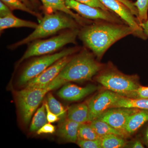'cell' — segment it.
<instances>
[{
  "label": "cell",
  "instance_id": "20",
  "mask_svg": "<svg viewBox=\"0 0 148 148\" xmlns=\"http://www.w3.org/2000/svg\"><path fill=\"white\" fill-rule=\"evenodd\" d=\"M126 108L148 110V99H131L121 97L112 108Z\"/></svg>",
  "mask_w": 148,
  "mask_h": 148
},
{
  "label": "cell",
  "instance_id": "19",
  "mask_svg": "<svg viewBox=\"0 0 148 148\" xmlns=\"http://www.w3.org/2000/svg\"><path fill=\"white\" fill-rule=\"evenodd\" d=\"M90 125L100 137L110 134L119 135L123 138L127 135L124 132L115 129L105 122L99 119H96L90 122Z\"/></svg>",
  "mask_w": 148,
  "mask_h": 148
},
{
  "label": "cell",
  "instance_id": "11",
  "mask_svg": "<svg viewBox=\"0 0 148 148\" xmlns=\"http://www.w3.org/2000/svg\"><path fill=\"white\" fill-rule=\"evenodd\" d=\"M140 109L126 108H114L108 109L97 119L105 122L111 126L124 132L129 117Z\"/></svg>",
  "mask_w": 148,
  "mask_h": 148
},
{
  "label": "cell",
  "instance_id": "37",
  "mask_svg": "<svg viewBox=\"0 0 148 148\" xmlns=\"http://www.w3.org/2000/svg\"><path fill=\"white\" fill-rule=\"evenodd\" d=\"M145 140L146 143L148 146V127L146 130L145 135Z\"/></svg>",
  "mask_w": 148,
  "mask_h": 148
},
{
  "label": "cell",
  "instance_id": "1",
  "mask_svg": "<svg viewBox=\"0 0 148 148\" xmlns=\"http://www.w3.org/2000/svg\"><path fill=\"white\" fill-rule=\"evenodd\" d=\"M131 34L133 35L132 29L124 23L96 21L84 26L80 30L78 36L93 54L101 59L115 43Z\"/></svg>",
  "mask_w": 148,
  "mask_h": 148
},
{
  "label": "cell",
  "instance_id": "36",
  "mask_svg": "<svg viewBox=\"0 0 148 148\" xmlns=\"http://www.w3.org/2000/svg\"><path fill=\"white\" fill-rule=\"evenodd\" d=\"M20 1H21L22 2L24 3L25 4L27 5L30 8H32V9H34V6L32 3H31L29 0H20Z\"/></svg>",
  "mask_w": 148,
  "mask_h": 148
},
{
  "label": "cell",
  "instance_id": "27",
  "mask_svg": "<svg viewBox=\"0 0 148 148\" xmlns=\"http://www.w3.org/2000/svg\"><path fill=\"white\" fill-rule=\"evenodd\" d=\"M125 98L131 99H148V87L140 85L136 90L130 93Z\"/></svg>",
  "mask_w": 148,
  "mask_h": 148
},
{
  "label": "cell",
  "instance_id": "18",
  "mask_svg": "<svg viewBox=\"0 0 148 148\" xmlns=\"http://www.w3.org/2000/svg\"><path fill=\"white\" fill-rule=\"evenodd\" d=\"M38 24L33 21H27L17 18L13 14L0 18V31L12 28H27L36 29Z\"/></svg>",
  "mask_w": 148,
  "mask_h": 148
},
{
  "label": "cell",
  "instance_id": "13",
  "mask_svg": "<svg viewBox=\"0 0 148 148\" xmlns=\"http://www.w3.org/2000/svg\"><path fill=\"white\" fill-rule=\"evenodd\" d=\"M97 87L90 84L85 87L68 84H65L57 92L61 99L68 101H77L83 99L97 90Z\"/></svg>",
  "mask_w": 148,
  "mask_h": 148
},
{
  "label": "cell",
  "instance_id": "9",
  "mask_svg": "<svg viewBox=\"0 0 148 148\" xmlns=\"http://www.w3.org/2000/svg\"><path fill=\"white\" fill-rule=\"evenodd\" d=\"M65 1L66 5L70 9L75 11L80 16L88 20L125 24L118 16L110 11L91 6L75 0H65Z\"/></svg>",
  "mask_w": 148,
  "mask_h": 148
},
{
  "label": "cell",
  "instance_id": "25",
  "mask_svg": "<svg viewBox=\"0 0 148 148\" xmlns=\"http://www.w3.org/2000/svg\"><path fill=\"white\" fill-rule=\"evenodd\" d=\"M100 137L90 124L82 123L80 125L78 130V139L85 140H97Z\"/></svg>",
  "mask_w": 148,
  "mask_h": 148
},
{
  "label": "cell",
  "instance_id": "30",
  "mask_svg": "<svg viewBox=\"0 0 148 148\" xmlns=\"http://www.w3.org/2000/svg\"><path fill=\"white\" fill-rule=\"evenodd\" d=\"M56 128L50 123H46L36 131L37 134L41 135L42 134H53L55 132Z\"/></svg>",
  "mask_w": 148,
  "mask_h": 148
},
{
  "label": "cell",
  "instance_id": "33",
  "mask_svg": "<svg viewBox=\"0 0 148 148\" xmlns=\"http://www.w3.org/2000/svg\"><path fill=\"white\" fill-rule=\"evenodd\" d=\"M121 2L124 4L125 5L127 6V7L131 10L133 14L135 15L138 18V12L137 8L134 5V3L129 0H119Z\"/></svg>",
  "mask_w": 148,
  "mask_h": 148
},
{
  "label": "cell",
  "instance_id": "6",
  "mask_svg": "<svg viewBox=\"0 0 148 148\" xmlns=\"http://www.w3.org/2000/svg\"><path fill=\"white\" fill-rule=\"evenodd\" d=\"M79 32L78 28L69 29L50 38L32 42L18 63L30 57L51 54L69 44L75 43Z\"/></svg>",
  "mask_w": 148,
  "mask_h": 148
},
{
  "label": "cell",
  "instance_id": "3",
  "mask_svg": "<svg viewBox=\"0 0 148 148\" xmlns=\"http://www.w3.org/2000/svg\"><path fill=\"white\" fill-rule=\"evenodd\" d=\"M102 64L96 61L93 54L84 49L72 57L58 76L68 82L89 80L103 69Z\"/></svg>",
  "mask_w": 148,
  "mask_h": 148
},
{
  "label": "cell",
  "instance_id": "17",
  "mask_svg": "<svg viewBox=\"0 0 148 148\" xmlns=\"http://www.w3.org/2000/svg\"><path fill=\"white\" fill-rule=\"evenodd\" d=\"M68 119L82 124L88 122L89 109L87 103H80L70 107L67 114Z\"/></svg>",
  "mask_w": 148,
  "mask_h": 148
},
{
  "label": "cell",
  "instance_id": "12",
  "mask_svg": "<svg viewBox=\"0 0 148 148\" xmlns=\"http://www.w3.org/2000/svg\"><path fill=\"white\" fill-rule=\"evenodd\" d=\"M71 56H65L54 63L27 84L25 88L41 87L50 83L58 75L71 60Z\"/></svg>",
  "mask_w": 148,
  "mask_h": 148
},
{
  "label": "cell",
  "instance_id": "7",
  "mask_svg": "<svg viewBox=\"0 0 148 148\" xmlns=\"http://www.w3.org/2000/svg\"><path fill=\"white\" fill-rule=\"evenodd\" d=\"M78 47L66 49L53 54L41 56L31 61L23 70L18 80L19 85L26 84L32 79L53 65L59 59L71 56L78 50Z\"/></svg>",
  "mask_w": 148,
  "mask_h": 148
},
{
  "label": "cell",
  "instance_id": "26",
  "mask_svg": "<svg viewBox=\"0 0 148 148\" xmlns=\"http://www.w3.org/2000/svg\"><path fill=\"white\" fill-rule=\"evenodd\" d=\"M133 3L138 10V19L140 24L148 20V0H137Z\"/></svg>",
  "mask_w": 148,
  "mask_h": 148
},
{
  "label": "cell",
  "instance_id": "2",
  "mask_svg": "<svg viewBox=\"0 0 148 148\" xmlns=\"http://www.w3.org/2000/svg\"><path fill=\"white\" fill-rule=\"evenodd\" d=\"M79 24L70 15L61 12L47 13L39 21L34 31L23 39L9 47L14 49L34 41L52 36L62 30L76 29Z\"/></svg>",
  "mask_w": 148,
  "mask_h": 148
},
{
  "label": "cell",
  "instance_id": "24",
  "mask_svg": "<svg viewBox=\"0 0 148 148\" xmlns=\"http://www.w3.org/2000/svg\"><path fill=\"white\" fill-rule=\"evenodd\" d=\"M47 100L48 105L50 110L59 117L60 119L64 120L66 115V111L64 106L50 92L47 93Z\"/></svg>",
  "mask_w": 148,
  "mask_h": 148
},
{
  "label": "cell",
  "instance_id": "35",
  "mask_svg": "<svg viewBox=\"0 0 148 148\" xmlns=\"http://www.w3.org/2000/svg\"><path fill=\"white\" fill-rule=\"evenodd\" d=\"M140 25L148 38V20L141 23Z\"/></svg>",
  "mask_w": 148,
  "mask_h": 148
},
{
  "label": "cell",
  "instance_id": "21",
  "mask_svg": "<svg viewBox=\"0 0 148 148\" xmlns=\"http://www.w3.org/2000/svg\"><path fill=\"white\" fill-rule=\"evenodd\" d=\"M124 138L119 135L110 134L101 136L100 140L102 148L124 147L127 144Z\"/></svg>",
  "mask_w": 148,
  "mask_h": 148
},
{
  "label": "cell",
  "instance_id": "10",
  "mask_svg": "<svg viewBox=\"0 0 148 148\" xmlns=\"http://www.w3.org/2000/svg\"><path fill=\"white\" fill-rule=\"evenodd\" d=\"M121 97L115 92L107 90L90 98L87 103L89 109L88 122L97 119L105 111L112 108Z\"/></svg>",
  "mask_w": 148,
  "mask_h": 148
},
{
  "label": "cell",
  "instance_id": "34",
  "mask_svg": "<svg viewBox=\"0 0 148 148\" xmlns=\"http://www.w3.org/2000/svg\"><path fill=\"white\" fill-rule=\"evenodd\" d=\"M130 147L134 148H143L145 147L142 143L139 140H136L132 143Z\"/></svg>",
  "mask_w": 148,
  "mask_h": 148
},
{
  "label": "cell",
  "instance_id": "5",
  "mask_svg": "<svg viewBox=\"0 0 148 148\" xmlns=\"http://www.w3.org/2000/svg\"><path fill=\"white\" fill-rule=\"evenodd\" d=\"M103 69L96 76V81L107 90L122 97H125L140 86L138 77L136 75H125L111 65Z\"/></svg>",
  "mask_w": 148,
  "mask_h": 148
},
{
  "label": "cell",
  "instance_id": "15",
  "mask_svg": "<svg viewBox=\"0 0 148 148\" xmlns=\"http://www.w3.org/2000/svg\"><path fill=\"white\" fill-rule=\"evenodd\" d=\"M81 124L68 119L63 120L58 126L57 135L66 142L77 143L78 140L79 128Z\"/></svg>",
  "mask_w": 148,
  "mask_h": 148
},
{
  "label": "cell",
  "instance_id": "31",
  "mask_svg": "<svg viewBox=\"0 0 148 148\" xmlns=\"http://www.w3.org/2000/svg\"><path fill=\"white\" fill-rule=\"evenodd\" d=\"M45 103L46 111L47 117L48 122L49 123H53L58 121L60 119L59 117L57 116L56 114L53 113L50 110V109L49 108L47 102L45 101Z\"/></svg>",
  "mask_w": 148,
  "mask_h": 148
},
{
  "label": "cell",
  "instance_id": "22",
  "mask_svg": "<svg viewBox=\"0 0 148 148\" xmlns=\"http://www.w3.org/2000/svg\"><path fill=\"white\" fill-rule=\"evenodd\" d=\"M47 121L45 103L44 102L42 106L35 113L32 119V123L30 125V131L31 132L37 131L47 123Z\"/></svg>",
  "mask_w": 148,
  "mask_h": 148
},
{
  "label": "cell",
  "instance_id": "32",
  "mask_svg": "<svg viewBox=\"0 0 148 148\" xmlns=\"http://www.w3.org/2000/svg\"><path fill=\"white\" fill-rule=\"evenodd\" d=\"M13 14L12 10L7 5L2 1H0V17H5Z\"/></svg>",
  "mask_w": 148,
  "mask_h": 148
},
{
  "label": "cell",
  "instance_id": "8",
  "mask_svg": "<svg viewBox=\"0 0 148 148\" xmlns=\"http://www.w3.org/2000/svg\"><path fill=\"white\" fill-rule=\"evenodd\" d=\"M108 9L116 15L132 29L133 35L144 40L148 37L138 18L128 7L119 0H100Z\"/></svg>",
  "mask_w": 148,
  "mask_h": 148
},
{
  "label": "cell",
  "instance_id": "14",
  "mask_svg": "<svg viewBox=\"0 0 148 148\" xmlns=\"http://www.w3.org/2000/svg\"><path fill=\"white\" fill-rule=\"evenodd\" d=\"M42 3L44 8L47 13H51L56 12H61L70 15L74 18L81 26H85L91 24L89 21L80 16L78 14L74 13L66 5L65 0H40Z\"/></svg>",
  "mask_w": 148,
  "mask_h": 148
},
{
  "label": "cell",
  "instance_id": "4",
  "mask_svg": "<svg viewBox=\"0 0 148 148\" xmlns=\"http://www.w3.org/2000/svg\"><path fill=\"white\" fill-rule=\"evenodd\" d=\"M66 83V81L57 76L51 82L45 86L25 88L17 91L16 93V102L24 124L27 125L29 123L33 114L46 94Z\"/></svg>",
  "mask_w": 148,
  "mask_h": 148
},
{
  "label": "cell",
  "instance_id": "38",
  "mask_svg": "<svg viewBox=\"0 0 148 148\" xmlns=\"http://www.w3.org/2000/svg\"><path fill=\"white\" fill-rule=\"evenodd\" d=\"M29 1L32 3L34 7L37 5V4H38V1H37V0H29Z\"/></svg>",
  "mask_w": 148,
  "mask_h": 148
},
{
  "label": "cell",
  "instance_id": "16",
  "mask_svg": "<svg viewBox=\"0 0 148 148\" xmlns=\"http://www.w3.org/2000/svg\"><path fill=\"white\" fill-rule=\"evenodd\" d=\"M148 121V110H141L132 114L127 120L125 131L127 135L135 133Z\"/></svg>",
  "mask_w": 148,
  "mask_h": 148
},
{
  "label": "cell",
  "instance_id": "28",
  "mask_svg": "<svg viewBox=\"0 0 148 148\" xmlns=\"http://www.w3.org/2000/svg\"><path fill=\"white\" fill-rule=\"evenodd\" d=\"M82 148H102L100 139L97 140H85L78 139L77 143Z\"/></svg>",
  "mask_w": 148,
  "mask_h": 148
},
{
  "label": "cell",
  "instance_id": "23",
  "mask_svg": "<svg viewBox=\"0 0 148 148\" xmlns=\"http://www.w3.org/2000/svg\"><path fill=\"white\" fill-rule=\"evenodd\" d=\"M1 1L5 4L12 11L16 10L23 11L36 16L39 21L42 18V16L40 13L30 8L20 0H1Z\"/></svg>",
  "mask_w": 148,
  "mask_h": 148
},
{
  "label": "cell",
  "instance_id": "29",
  "mask_svg": "<svg viewBox=\"0 0 148 148\" xmlns=\"http://www.w3.org/2000/svg\"><path fill=\"white\" fill-rule=\"evenodd\" d=\"M75 1L79 3L91 6L101 8L106 10H110L101 2L100 0H75Z\"/></svg>",
  "mask_w": 148,
  "mask_h": 148
}]
</instances>
